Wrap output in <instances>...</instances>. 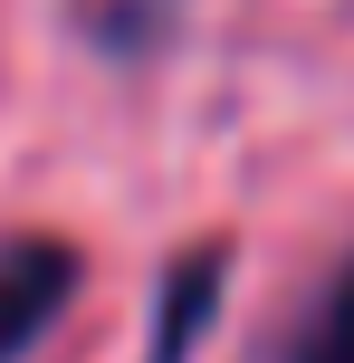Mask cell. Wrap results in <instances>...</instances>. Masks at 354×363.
I'll return each mask as SVG.
<instances>
[{"label":"cell","instance_id":"obj_2","mask_svg":"<svg viewBox=\"0 0 354 363\" xmlns=\"http://www.w3.org/2000/svg\"><path fill=\"white\" fill-rule=\"evenodd\" d=\"M211 306H221V258H182L172 268V287H163V315H153V363H182L192 345H201V325H211Z\"/></svg>","mask_w":354,"mask_h":363},{"label":"cell","instance_id":"obj_3","mask_svg":"<svg viewBox=\"0 0 354 363\" xmlns=\"http://www.w3.org/2000/svg\"><path fill=\"white\" fill-rule=\"evenodd\" d=\"M306 363H354V277H345V296H336V315H326V335H316Z\"/></svg>","mask_w":354,"mask_h":363},{"label":"cell","instance_id":"obj_1","mask_svg":"<svg viewBox=\"0 0 354 363\" xmlns=\"http://www.w3.org/2000/svg\"><path fill=\"white\" fill-rule=\"evenodd\" d=\"M77 296V249L67 239H19L0 249V363H19L38 335L57 325V306Z\"/></svg>","mask_w":354,"mask_h":363}]
</instances>
